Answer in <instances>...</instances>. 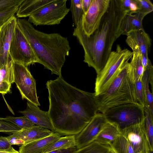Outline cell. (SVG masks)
<instances>
[{"instance_id":"obj_36","label":"cell","mask_w":153,"mask_h":153,"mask_svg":"<svg viewBox=\"0 0 153 153\" xmlns=\"http://www.w3.org/2000/svg\"><path fill=\"white\" fill-rule=\"evenodd\" d=\"M141 58L144 71L153 68L151 61L149 58L148 54L141 55Z\"/></svg>"},{"instance_id":"obj_31","label":"cell","mask_w":153,"mask_h":153,"mask_svg":"<svg viewBox=\"0 0 153 153\" xmlns=\"http://www.w3.org/2000/svg\"><path fill=\"white\" fill-rule=\"evenodd\" d=\"M135 90L138 103L145 107L146 102L144 93L142 79L134 81Z\"/></svg>"},{"instance_id":"obj_13","label":"cell","mask_w":153,"mask_h":153,"mask_svg":"<svg viewBox=\"0 0 153 153\" xmlns=\"http://www.w3.org/2000/svg\"><path fill=\"white\" fill-rule=\"evenodd\" d=\"M14 16L0 26V69L12 59L9 54L10 43L17 24Z\"/></svg>"},{"instance_id":"obj_8","label":"cell","mask_w":153,"mask_h":153,"mask_svg":"<svg viewBox=\"0 0 153 153\" xmlns=\"http://www.w3.org/2000/svg\"><path fill=\"white\" fill-rule=\"evenodd\" d=\"M9 54L14 62L27 67L31 65L38 63L31 47L17 24L10 43Z\"/></svg>"},{"instance_id":"obj_34","label":"cell","mask_w":153,"mask_h":153,"mask_svg":"<svg viewBox=\"0 0 153 153\" xmlns=\"http://www.w3.org/2000/svg\"><path fill=\"white\" fill-rule=\"evenodd\" d=\"M24 0H0V10L16 5H20Z\"/></svg>"},{"instance_id":"obj_7","label":"cell","mask_w":153,"mask_h":153,"mask_svg":"<svg viewBox=\"0 0 153 153\" xmlns=\"http://www.w3.org/2000/svg\"><path fill=\"white\" fill-rule=\"evenodd\" d=\"M67 0H53L42 6L28 17L27 21L34 25H59L70 11Z\"/></svg>"},{"instance_id":"obj_33","label":"cell","mask_w":153,"mask_h":153,"mask_svg":"<svg viewBox=\"0 0 153 153\" xmlns=\"http://www.w3.org/2000/svg\"><path fill=\"white\" fill-rule=\"evenodd\" d=\"M22 129L19 127L12 123L0 117V131L11 133L17 131Z\"/></svg>"},{"instance_id":"obj_43","label":"cell","mask_w":153,"mask_h":153,"mask_svg":"<svg viewBox=\"0 0 153 153\" xmlns=\"http://www.w3.org/2000/svg\"><path fill=\"white\" fill-rule=\"evenodd\" d=\"M0 132H1L0 131Z\"/></svg>"},{"instance_id":"obj_9","label":"cell","mask_w":153,"mask_h":153,"mask_svg":"<svg viewBox=\"0 0 153 153\" xmlns=\"http://www.w3.org/2000/svg\"><path fill=\"white\" fill-rule=\"evenodd\" d=\"M13 82L22 96L34 105L40 106L37 95L36 81L27 67L14 62Z\"/></svg>"},{"instance_id":"obj_40","label":"cell","mask_w":153,"mask_h":153,"mask_svg":"<svg viewBox=\"0 0 153 153\" xmlns=\"http://www.w3.org/2000/svg\"><path fill=\"white\" fill-rule=\"evenodd\" d=\"M0 153H19V151L16 150L15 151H0Z\"/></svg>"},{"instance_id":"obj_10","label":"cell","mask_w":153,"mask_h":153,"mask_svg":"<svg viewBox=\"0 0 153 153\" xmlns=\"http://www.w3.org/2000/svg\"><path fill=\"white\" fill-rule=\"evenodd\" d=\"M110 0H92L88 10L84 13L81 26L84 33L91 35L97 28L102 16L107 11Z\"/></svg>"},{"instance_id":"obj_18","label":"cell","mask_w":153,"mask_h":153,"mask_svg":"<svg viewBox=\"0 0 153 153\" xmlns=\"http://www.w3.org/2000/svg\"><path fill=\"white\" fill-rule=\"evenodd\" d=\"M146 15L135 11L125 14L122 18L120 26L122 35H125L132 30L143 29V20Z\"/></svg>"},{"instance_id":"obj_16","label":"cell","mask_w":153,"mask_h":153,"mask_svg":"<svg viewBox=\"0 0 153 153\" xmlns=\"http://www.w3.org/2000/svg\"><path fill=\"white\" fill-rule=\"evenodd\" d=\"M19 112L35 125L52 131V125L47 111L41 110L38 106L31 102L27 101L26 109L23 111H19Z\"/></svg>"},{"instance_id":"obj_41","label":"cell","mask_w":153,"mask_h":153,"mask_svg":"<svg viewBox=\"0 0 153 153\" xmlns=\"http://www.w3.org/2000/svg\"><path fill=\"white\" fill-rule=\"evenodd\" d=\"M108 153H116L112 149Z\"/></svg>"},{"instance_id":"obj_3","label":"cell","mask_w":153,"mask_h":153,"mask_svg":"<svg viewBox=\"0 0 153 153\" xmlns=\"http://www.w3.org/2000/svg\"><path fill=\"white\" fill-rule=\"evenodd\" d=\"M17 24L38 61L52 74L61 76V69L71 49L67 37L57 33H47L36 29L25 19H17Z\"/></svg>"},{"instance_id":"obj_38","label":"cell","mask_w":153,"mask_h":153,"mask_svg":"<svg viewBox=\"0 0 153 153\" xmlns=\"http://www.w3.org/2000/svg\"><path fill=\"white\" fill-rule=\"evenodd\" d=\"M76 149V147H75L67 149L54 150L45 153H73Z\"/></svg>"},{"instance_id":"obj_15","label":"cell","mask_w":153,"mask_h":153,"mask_svg":"<svg viewBox=\"0 0 153 153\" xmlns=\"http://www.w3.org/2000/svg\"><path fill=\"white\" fill-rule=\"evenodd\" d=\"M53 132L50 130L35 125L13 132L12 135L6 137L7 140H22L25 144L46 137Z\"/></svg>"},{"instance_id":"obj_27","label":"cell","mask_w":153,"mask_h":153,"mask_svg":"<svg viewBox=\"0 0 153 153\" xmlns=\"http://www.w3.org/2000/svg\"><path fill=\"white\" fill-rule=\"evenodd\" d=\"M69 9L71 12L74 25L75 27H76L81 23L84 14L82 7L81 0H71Z\"/></svg>"},{"instance_id":"obj_19","label":"cell","mask_w":153,"mask_h":153,"mask_svg":"<svg viewBox=\"0 0 153 153\" xmlns=\"http://www.w3.org/2000/svg\"><path fill=\"white\" fill-rule=\"evenodd\" d=\"M53 0H24L16 12L18 18L29 17L38 9Z\"/></svg>"},{"instance_id":"obj_22","label":"cell","mask_w":153,"mask_h":153,"mask_svg":"<svg viewBox=\"0 0 153 153\" xmlns=\"http://www.w3.org/2000/svg\"><path fill=\"white\" fill-rule=\"evenodd\" d=\"M76 147V136L75 135L60 137L45 152L47 153L54 150L67 149Z\"/></svg>"},{"instance_id":"obj_30","label":"cell","mask_w":153,"mask_h":153,"mask_svg":"<svg viewBox=\"0 0 153 153\" xmlns=\"http://www.w3.org/2000/svg\"><path fill=\"white\" fill-rule=\"evenodd\" d=\"M138 11L147 15L153 10V4L150 0H135Z\"/></svg>"},{"instance_id":"obj_2","label":"cell","mask_w":153,"mask_h":153,"mask_svg":"<svg viewBox=\"0 0 153 153\" xmlns=\"http://www.w3.org/2000/svg\"><path fill=\"white\" fill-rule=\"evenodd\" d=\"M125 14L119 0H110L107 11L91 35L87 36L84 33L81 22L74 29L73 35L84 50V62L93 68L97 74L104 67L114 43L122 35L120 28Z\"/></svg>"},{"instance_id":"obj_29","label":"cell","mask_w":153,"mask_h":153,"mask_svg":"<svg viewBox=\"0 0 153 153\" xmlns=\"http://www.w3.org/2000/svg\"><path fill=\"white\" fill-rule=\"evenodd\" d=\"M19 5L10 7L0 10V26L15 16Z\"/></svg>"},{"instance_id":"obj_17","label":"cell","mask_w":153,"mask_h":153,"mask_svg":"<svg viewBox=\"0 0 153 153\" xmlns=\"http://www.w3.org/2000/svg\"><path fill=\"white\" fill-rule=\"evenodd\" d=\"M61 135L58 133L53 132L46 137L22 145L19 147V153H44Z\"/></svg>"},{"instance_id":"obj_6","label":"cell","mask_w":153,"mask_h":153,"mask_svg":"<svg viewBox=\"0 0 153 153\" xmlns=\"http://www.w3.org/2000/svg\"><path fill=\"white\" fill-rule=\"evenodd\" d=\"M102 113L107 122L116 126L120 131L142 123L145 117L144 107L138 103L121 105L109 108Z\"/></svg>"},{"instance_id":"obj_14","label":"cell","mask_w":153,"mask_h":153,"mask_svg":"<svg viewBox=\"0 0 153 153\" xmlns=\"http://www.w3.org/2000/svg\"><path fill=\"white\" fill-rule=\"evenodd\" d=\"M126 42L133 52L141 55L148 54L151 45V40L144 29L131 30L126 34Z\"/></svg>"},{"instance_id":"obj_37","label":"cell","mask_w":153,"mask_h":153,"mask_svg":"<svg viewBox=\"0 0 153 153\" xmlns=\"http://www.w3.org/2000/svg\"><path fill=\"white\" fill-rule=\"evenodd\" d=\"M11 84L5 81H0V93L5 94L10 91Z\"/></svg>"},{"instance_id":"obj_23","label":"cell","mask_w":153,"mask_h":153,"mask_svg":"<svg viewBox=\"0 0 153 153\" xmlns=\"http://www.w3.org/2000/svg\"><path fill=\"white\" fill-rule=\"evenodd\" d=\"M145 117L143 122L144 129L152 150L153 149V114L146 106L144 107Z\"/></svg>"},{"instance_id":"obj_28","label":"cell","mask_w":153,"mask_h":153,"mask_svg":"<svg viewBox=\"0 0 153 153\" xmlns=\"http://www.w3.org/2000/svg\"><path fill=\"white\" fill-rule=\"evenodd\" d=\"M3 119L17 126L22 129L32 127L35 125L25 116L18 117L7 116Z\"/></svg>"},{"instance_id":"obj_1","label":"cell","mask_w":153,"mask_h":153,"mask_svg":"<svg viewBox=\"0 0 153 153\" xmlns=\"http://www.w3.org/2000/svg\"><path fill=\"white\" fill-rule=\"evenodd\" d=\"M52 131L61 135L79 134L98 111L94 93L82 91L66 82L62 76L46 83Z\"/></svg>"},{"instance_id":"obj_42","label":"cell","mask_w":153,"mask_h":153,"mask_svg":"<svg viewBox=\"0 0 153 153\" xmlns=\"http://www.w3.org/2000/svg\"><path fill=\"white\" fill-rule=\"evenodd\" d=\"M153 151H150L148 153H152Z\"/></svg>"},{"instance_id":"obj_4","label":"cell","mask_w":153,"mask_h":153,"mask_svg":"<svg viewBox=\"0 0 153 153\" xmlns=\"http://www.w3.org/2000/svg\"><path fill=\"white\" fill-rule=\"evenodd\" d=\"M95 98L98 111L101 113L121 105L138 103L133 74L129 62L120 69L105 90L95 96Z\"/></svg>"},{"instance_id":"obj_26","label":"cell","mask_w":153,"mask_h":153,"mask_svg":"<svg viewBox=\"0 0 153 153\" xmlns=\"http://www.w3.org/2000/svg\"><path fill=\"white\" fill-rule=\"evenodd\" d=\"M116 153H135L126 138L120 134L111 144Z\"/></svg>"},{"instance_id":"obj_32","label":"cell","mask_w":153,"mask_h":153,"mask_svg":"<svg viewBox=\"0 0 153 153\" xmlns=\"http://www.w3.org/2000/svg\"><path fill=\"white\" fill-rule=\"evenodd\" d=\"M119 2L121 9L125 14L137 11L135 0H119Z\"/></svg>"},{"instance_id":"obj_24","label":"cell","mask_w":153,"mask_h":153,"mask_svg":"<svg viewBox=\"0 0 153 153\" xmlns=\"http://www.w3.org/2000/svg\"><path fill=\"white\" fill-rule=\"evenodd\" d=\"M147 70L144 72L142 78V82L146 102V105L153 114V93H151L149 88L150 71Z\"/></svg>"},{"instance_id":"obj_25","label":"cell","mask_w":153,"mask_h":153,"mask_svg":"<svg viewBox=\"0 0 153 153\" xmlns=\"http://www.w3.org/2000/svg\"><path fill=\"white\" fill-rule=\"evenodd\" d=\"M133 56L129 62L132 69L134 81L142 79L144 72L142 64L141 54L138 52H133Z\"/></svg>"},{"instance_id":"obj_39","label":"cell","mask_w":153,"mask_h":153,"mask_svg":"<svg viewBox=\"0 0 153 153\" xmlns=\"http://www.w3.org/2000/svg\"><path fill=\"white\" fill-rule=\"evenodd\" d=\"M81 4L83 10L85 13L88 10L92 0H81Z\"/></svg>"},{"instance_id":"obj_12","label":"cell","mask_w":153,"mask_h":153,"mask_svg":"<svg viewBox=\"0 0 153 153\" xmlns=\"http://www.w3.org/2000/svg\"><path fill=\"white\" fill-rule=\"evenodd\" d=\"M120 132L121 134L129 143L135 153H148L153 151L144 131L143 123L130 126Z\"/></svg>"},{"instance_id":"obj_20","label":"cell","mask_w":153,"mask_h":153,"mask_svg":"<svg viewBox=\"0 0 153 153\" xmlns=\"http://www.w3.org/2000/svg\"><path fill=\"white\" fill-rule=\"evenodd\" d=\"M120 134V131L116 126L107 122L95 140L103 143L111 145Z\"/></svg>"},{"instance_id":"obj_21","label":"cell","mask_w":153,"mask_h":153,"mask_svg":"<svg viewBox=\"0 0 153 153\" xmlns=\"http://www.w3.org/2000/svg\"><path fill=\"white\" fill-rule=\"evenodd\" d=\"M112 149L111 145L95 140L88 145L76 149L73 153H108Z\"/></svg>"},{"instance_id":"obj_11","label":"cell","mask_w":153,"mask_h":153,"mask_svg":"<svg viewBox=\"0 0 153 153\" xmlns=\"http://www.w3.org/2000/svg\"><path fill=\"white\" fill-rule=\"evenodd\" d=\"M107 122L102 113H97L76 137L77 149L84 147L95 140Z\"/></svg>"},{"instance_id":"obj_5","label":"cell","mask_w":153,"mask_h":153,"mask_svg":"<svg viewBox=\"0 0 153 153\" xmlns=\"http://www.w3.org/2000/svg\"><path fill=\"white\" fill-rule=\"evenodd\" d=\"M133 54L127 49H122L117 45L116 50L111 51L102 71L97 74L94 92L97 96L108 87L120 69L131 58Z\"/></svg>"},{"instance_id":"obj_35","label":"cell","mask_w":153,"mask_h":153,"mask_svg":"<svg viewBox=\"0 0 153 153\" xmlns=\"http://www.w3.org/2000/svg\"><path fill=\"white\" fill-rule=\"evenodd\" d=\"M0 151H15L5 137H0Z\"/></svg>"}]
</instances>
